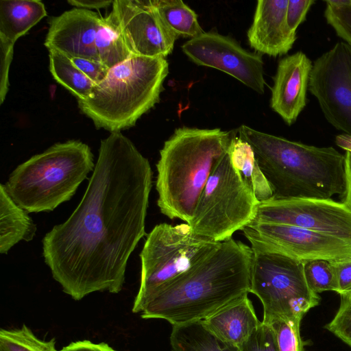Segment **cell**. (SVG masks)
<instances>
[{
	"mask_svg": "<svg viewBox=\"0 0 351 351\" xmlns=\"http://www.w3.org/2000/svg\"><path fill=\"white\" fill-rule=\"evenodd\" d=\"M202 322L218 338L237 346L261 324L247 294L229 303Z\"/></svg>",
	"mask_w": 351,
	"mask_h": 351,
	"instance_id": "18",
	"label": "cell"
},
{
	"mask_svg": "<svg viewBox=\"0 0 351 351\" xmlns=\"http://www.w3.org/2000/svg\"><path fill=\"white\" fill-rule=\"evenodd\" d=\"M152 179L148 159L121 132L101 141L81 201L42 240L53 278L74 300L122 290L129 258L145 235Z\"/></svg>",
	"mask_w": 351,
	"mask_h": 351,
	"instance_id": "1",
	"label": "cell"
},
{
	"mask_svg": "<svg viewBox=\"0 0 351 351\" xmlns=\"http://www.w3.org/2000/svg\"><path fill=\"white\" fill-rule=\"evenodd\" d=\"M70 5L83 9H100L108 8L112 4L113 1L106 0H69L67 1Z\"/></svg>",
	"mask_w": 351,
	"mask_h": 351,
	"instance_id": "38",
	"label": "cell"
},
{
	"mask_svg": "<svg viewBox=\"0 0 351 351\" xmlns=\"http://www.w3.org/2000/svg\"><path fill=\"white\" fill-rule=\"evenodd\" d=\"M327 23L343 42L351 46V0L326 1Z\"/></svg>",
	"mask_w": 351,
	"mask_h": 351,
	"instance_id": "28",
	"label": "cell"
},
{
	"mask_svg": "<svg viewBox=\"0 0 351 351\" xmlns=\"http://www.w3.org/2000/svg\"><path fill=\"white\" fill-rule=\"evenodd\" d=\"M325 328L351 348V295H341L339 307Z\"/></svg>",
	"mask_w": 351,
	"mask_h": 351,
	"instance_id": "30",
	"label": "cell"
},
{
	"mask_svg": "<svg viewBox=\"0 0 351 351\" xmlns=\"http://www.w3.org/2000/svg\"><path fill=\"white\" fill-rule=\"evenodd\" d=\"M344 155L346 186L343 203L351 210V152L346 151Z\"/></svg>",
	"mask_w": 351,
	"mask_h": 351,
	"instance_id": "37",
	"label": "cell"
},
{
	"mask_svg": "<svg viewBox=\"0 0 351 351\" xmlns=\"http://www.w3.org/2000/svg\"><path fill=\"white\" fill-rule=\"evenodd\" d=\"M106 21L132 55L166 58L178 37L164 24L151 0H115Z\"/></svg>",
	"mask_w": 351,
	"mask_h": 351,
	"instance_id": "12",
	"label": "cell"
},
{
	"mask_svg": "<svg viewBox=\"0 0 351 351\" xmlns=\"http://www.w3.org/2000/svg\"><path fill=\"white\" fill-rule=\"evenodd\" d=\"M252 251L232 238L185 274L159 291L141 317L161 319L172 326L204 320L250 293Z\"/></svg>",
	"mask_w": 351,
	"mask_h": 351,
	"instance_id": "2",
	"label": "cell"
},
{
	"mask_svg": "<svg viewBox=\"0 0 351 351\" xmlns=\"http://www.w3.org/2000/svg\"><path fill=\"white\" fill-rule=\"evenodd\" d=\"M332 263L337 280V293L340 296L351 295V258Z\"/></svg>",
	"mask_w": 351,
	"mask_h": 351,
	"instance_id": "35",
	"label": "cell"
},
{
	"mask_svg": "<svg viewBox=\"0 0 351 351\" xmlns=\"http://www.w3.org/2000/svg\"><path fill=\"white\" fill-rule=\"evenodd\" d=\"M314 3V0H288L286 17L291 32L296 33L298 26L306 20V14Z\"/></svg>",
	"mask_w": 351,
	"mask_h": 351,
	"instance_id": "33",
	"label": "cell"
},
{
	"mask_svg": "<svg viewBox=\"0 0 351 351\" xmlns=\"http://www.w3.org/2000/svg\"><path fill=\"white\" fill-rule=\"evenodd\" d=\"M166 27L177 37L194 38L203 32L197 15L181 0H151Z\"/></svg>",
	"mask_w": 351,
	"mask_h": 351,
	"instance_id": "23",
	"label": "cell"
},
{
	"mask_svg": "<svg viewBox=\"0 0 351 351\" xmlns=\"http://www.w3.org/2000/svg\"><path fill=\"white\" fill-rule=\"evenodd\" d=\"M74 65L95 84L104 80L110 69L99 61L80 58H71Z\"/></svg>",
	"mask_w": 351,
	"mask_h": 351,
	"instance_id": "34",
	"label": "cell"
},
{
	"mask_svg": "<svg viewBox=\"0 0 351 351\" xmlns=\"http://www.w3.org/2000/svg\"><path fill=\"white\" fill-rule=\"evenodd\" d=\"M250 228L272 250L306 262H337L351 258V241L297 226L252 221Z\"/></svg>",
	"mask_w": 351,
	"mask_h": 351,
	"instance_id": "14",
	"label": "cell"
},
{
	"mask_svg": "<svg viewBox=\"0 0 351 351\" xmlns=\"http://www.w3.org/2000/svg\"><path fill=\"white\" fill-rule=\"evenodd\" d=\"M288 0H259L247 36L256 52L276 57L287 54L296 40V33L287 23Z\"/></svg>",
	"mask_w": 351,
	"mask_h": 351,
	"instance_id": "17",
	"label": "cell"
},
{
	"mask_svg": "<svg viewBox=\"0 0 351 351\" xmlns=\"http://www.w3.org/2000/svg\"><path fill=\"white\" fill-rule=\"evenodd\" d=\"M260 203L227 151L209 177L188 224L195 234L223 242L254 220Z\"/></svg>",
	"mask_w": 351,
	"mask_h": 351,
	"instance_id": "9",
	"label": "cell"
},
{
	"mask_svg": "<svg viewBox=\"0 0 351 351\" xmlns=\"http://www.w3.org/2000/svg\"><path fill=\"white\" fill-rule=\"evenodd\" d=\"M181 48L197 65L225 72L258 93H264L262 56L243 49L234 38L215 32H203Z\"/></svg>",
	"mask_w": 351,
	"mask_h": 351,
	"instance_id": "13",
	"label": "cell"
},
{
	"mask_svg": "<svg viewBox=\"0 0 351 351\" xmlns=\"http://www.w3.org/2000/svg\"><path fill=\"white\" fill-rule=\"evenodd\" d=\"M304 271L307 285L313 292H337V280L332 262L322 259L306 261Z\"/></svg>",
	"mask_w": 351,
	"mask_h": 351,
	"instance_id": "27",
	"label": "cell"
},
{
	"mask_svg": "<svg viewBox=\"0 0 351 351\" xmlns=\"http://www.w3.org/2000/svg\"><path fill=\"white\" fill-rule=\"evenodd\" d=\"M252 251L250 293L263 306L264 323L278 319H300L319 304V294L308 287L304 263L279 253L262 241L249 227L242 230Z\"/></svg>",
	"mask_w": 351,
	"mask_h": 351,
	"instance_id": "7",
	"label": "cell"
},
{
	"mask_svg": "<svg viewBox=\"0 0 351 351\" xmlns=\"http://www.w3.org/2000/svg\"><path fill=\"white\" fill-rule=\"evenodd\" d=\"M335 143L341 149L351 152V136L344 134H339L335 138Z\"/></svg>",
	"mask_w": 351,
	"mask_h": 351,
	"instance_id": "39",
	"label": "cell"
},
{
	"mask_svg": "<svg viewBox=\"0 0 351 351\" xmlns=\"http://www.w3.org/2000/svg\"><path fill=\"white\" fill-rule=\"evenodd\" d=\"M221 243L195 234L187 223L155 226L139 254L140 287L132 313H141L154 295L211 255Z\"/></svg>",
	"mask_w": 351,
	"mask_h": 351,
	"instance_id": "8",
	"label": "cell"
},
{
	"mask_svg": "<svg viewBox=\"0 0 351 351\" xmlns=\"http://www.w3.org/2000/svg\"><path fill=\"white\" fill-rule=\"evenodd\" d=\"M311 60L302 51L282 58L278 64L271 88L270 106L291 125L306 105Z\"/></svg>",
	"mask_w": 351,
	"mask_h": 351,
	"instance_id": "16",
	"label": "cell"
},
{
	"mask_svg": "<svg viewBox=\"0 0 351 351\" xmlns=\"http://www.w3.org/2000/svg\"><path fill=\"white\" fill-rule=\"evenodd\" d=\"M234 132L182 127L165 142L156 164L157 205L171 219L190 222Z\"/></svg>",
	"mask_w": 351,
	"mask_h": 351,
	"instance_id": "4",
	"label": "cell"
},
{
	"mask_svg": "<svg viewBox=\"0 0 351 351\" xmlns=\"http://www.w3.org/2000/svg\"><path fill=\"white\" fill-rule=\"evenodd\" d=\"M95 166L90 147L70 140L56 143L18 165L4 186L27 212H51L75 195Z\"/></svg>",
	"mask_w": 351,
	"mask_h": 351,
	"instance_id": "6",
	"label": "cell"
},
{
	"mask_svg": "<svg viewBox=\"0 0 351 351\" xmlns=\"http://www.w3.org/2000/svg\"><path fill=\"white\" fill-rule=\"evenodd\" d=\"M170 344L172 351H241L215 335L202 320L172 326Z\"/></svg>",
	"mask_w": 351,
	"mask_h": 351,
	"instance_id": "22",
	"label": "cell"
},
{
	"mask_svg": "<svg viewBox=\"0 0 351 351\" xmlns=\"http://www.w3.org/2000/svg\"><path fill=\"white\" fill-rule=\"evenodd\" d=\"M54 337L38 338L25 324L17 329L0 330V351H58Z\"/></svg>",
	"mask_w": 351,
	"mask_h": 351,
	"instance_id": "26",
	"label": "cell"
},
{
	"mask_svg": "<svg viewBox=\"0 0 351 351\" xmlns=\"http://www.w3.org/2000/svg\"><path fill=\"white\" fill-rule=\"evenodd\" d=\"M58 351H117L108 343L101 342L93 343L89 340H82L71 342Z\"/></svg>",
	"mask_w": 351,
	"mask_h": 351,
	"instance_id": "36",
	"label": "cell"
},
{
	"mask_svg": "<svg viewBox=\"0 0 351 351\" xmlns=\"http://www.w3.org/2000/svg\"><path fill=\"white\" fill-rule=\"evenodd\" d=\"M239 348L241 351H279L273 328L263 322Z\"/></svg>",
	"mask_w": 351,
	"mask_h": 351,
	"instance_id": "31",
	"label": "cell"
},
{
	"mask_svg": "<svg viewBox=\"0 0 351 351\" xmlns=\"http://www.w3.org/2000/svg\"><path fill=\"white\" fill-rule=\"evenodd\" d=\"M301 321L278 319L269 324L275 332L279 351H304L300 331Z\"/></svg>",
	"mask_w": 351,
	"mask_h": 351,
	"instance_id": "29",
	"label": "cell"
},
{
	"mask_svg": "<svg viewBox=\"0 0 351 351\" xmlns=\"http://www.w3.org/2000/svg\"><path fill=\"white\" fill-rule=\"evenodd\" d=\"M49 69L53 78L77 99H86L95 84L80 71L70 58L49 50Z\"/></svg>",
	"mask_w": 351,
	"mask_h": 351,
	"instance_id": "24",
	"label": "cell"
},
{
	"mask_svg": "<svg viewBox=\"0 0 351 351\" xmlns=\"http://www.w3.org/2000/svg\"><path fill=\"white\" fill-rule=\"evenodd\" d=\"M14 44L0 40V104L5 100L9 87L8 73L12 62Z\"/></svg>",
	"mask_w": 351,
	"mask_h": 351,
	"instance_id": "32",
	"label": "cell"
},
{
	"mask_svg": "<svg viewBox=\"0 0 351 351\" xmlns=\"http://www.w3.org/2000/svg\"><path fill=\"white\" fill-rule=\"evenodd\" d=\"M239 137L252 147L274 199H330L343 196L345 155L332 147H316L257 131L245 125Z\"/></svg>",
	"mask_w": 351,
	"mask_h": 351,
	"instance_id": "3",
	"label": "cell"
},
{
	"mask_svg": "<svg viewBox=\"0 0 351 351\" xmlns=\"http://www.w3.org/2000/svg\"><path fill=\"white\" fill-rule=\"evenodd\" d=\"M36 224L28 212L20 207L0 184V253L6 254L21 241H30L36 235Z\"/></svg>",
	"mask_w": 351,
	"mask_h": 351,
	"instance_id": "20",
	"label": "cell"
},
{
	"mask_svg": "<svg viewBox=\"0 0 351 351\" xmlns=\"http://www.w3.org/2000/svg\"><path fill=\"white\" fill-rule=\"evenodd\" d=\"M168 73L165 58L133 55L110 69L86 99H77L78 106L97 128L120 132L134 126L159 101Z\"/></svg>",
	"mask_w": 351,
	"mask_h": 351,
	"instance_id": "5",
	"label": "cell"
},
{
	"mask_svg": "<svg viewBox=\"0 0 351 351\" xmlns=\"http://www.w3.org/2000/svg\"><path fill=\"white\" fill-rule=\"evenodd\" d=\"M234 132L228 152L242 179L260 202L273 197L272 189L263 175L250 145Z\"/></svg>",
	"mask_w": 351,
	"mask_h": 351,
	"instance_id": "21",
	"label": "cell"
},
{
	"mask_svg": "<svg viewBox=\"0 0 351 351\" xmlns=\"http://www.w3.org/2000/svg\"><path fill=\"white\" fill-rule=\"evenodd\" d=\"M103 17L73 8L51 19L44 45L66 56L99 61L95 40Z\"/></svg>",
	"mask_w": 351,
	"mask_h": 351,
	"instance_id": "15",
	"label": "cell"
},
{
	"mask_svg": "<svg viewBox=\"0 0 351 351\" xmlns=\"http://www.w3.org/2000/svg\"><path fill=\"white\" fill-rule=\"evenodd\" d=\"M95 46L99 62L111 69L133 56L117 32L103 17Z\"/></svg>",
	"mask_w": 351,
	"mask_h": 351,
	"instance_id": "25",
	"label": "cell"
},
{
	"mask_svg": "<svg viewBox=\"0 0 351 351\" xmlns=\"http://www.w3.org/2000/svg\"><path fill=\"white\" fill-rule=\"evenodd\" d=\"M47 16L38 0L0 1V40L12 44Z\"/></svg>",
	"mask_w": 351,
	"mask_h": 351,
	"instance_id": "19",
	"label": "cell"
},
{
	"mask_svg": "<svg viewBox=\"0 0 351 351\" xmlns=\"http://www.w3.org/2000/svg\"><path fill=\"white\" fill-rule=\"evenodd\" d=\"M308 90L327 121L351 136V46L338 42L315 60Z\"/></svg>",
	"mask_w": 351,
	"mask_h": 351,
	"instance_id": "10",
	"label": "cell"
},
{
	"mask_svg": "<svg viewBox=\"0 0 351 351\" xmlns=\"http://www.w3.org/2000/svg\"><path fill=\"white\" fill-rule=\"evenodd\" d=\"M254 221L297 226L351 241V210L331 199L271 198L260 203Z\"/></svg>",
	"mask_w": 351,
	"mask_h": 351,
	"instance_id": "11",
	"label": "cell"
}]
</instances>
